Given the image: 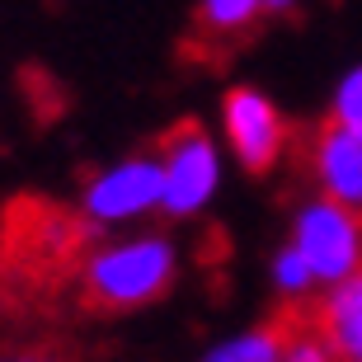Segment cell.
<instances>
[{
  "label": "cell",
  "mask_w": 362,
  "mask_h": 362,
  "mask_svg": "<svg viewBox=\"0 0 362 362\" xmlns=\"http://www.w3.org/2000/svg\"><path fill=\"white\" fill-rule=\"evenodd\" d=\"M175 278V250L165 235H136L90 255L85 264V296L104 310L146 306Z\"/></svg>",
  "instance_id": "obj_1"
},
{
  "label": "cell",
  "mask_w": 362,
  "mask_h": 362,
  "mask_svg": "<svg viewBox=\"0 0 362 362\" xmlns=\"http://www.w3.org/2000/svg\"><path fill=\"white\" fill-rule=\"evenodd\" d=\"M292 245L306 255L315 282L329 287V282L349 278L353 269H362V207H349L329 193L310 198L296 212Z\"/></svg>",
  "instance_id": "obj_2"
},
{
  "label": "cell",
  "mask_w": 362,
  "mask_h": 362,
  "mask_svg": "<svg viewBox=\"0 0 362 362\" xmlns=\"http://www.w3.org/2000/svg\"><path fill=\"white\" fill-rule=\"evenodd\" d=\"M160 207L170 216H193L212 202L221 165H216V146L202 122H175L160 136Z\"/></svg>",
  "instance_id": "obj_3"
},
{
  "label": "cell",
  "mask_w": 362,
  "mask_h": 362,
  "mask_svg": "<svg viewBox=\"0 0 362 362\" xmlns=\"http://www.w3.org/2000/svg\"><path fill=\"white\" fill-rule=\"evenodd\" d=\"M221 108H226V141L235 151V160L250 175H269L278 165L282 146H287V127H282V113L273 108V99L240 85V90L226 94Z\"/></svg>",
  "instance_id": "obj_4"
},
{
  "label": "cell",
  "mask_w": 362,
  "mask_h": 362,
  "mask_svg": "<svg viewBox=\"0 0 362 362\" xmlns=\"http://www.w3.org/2000/svg\"><path fill=\"white\" fill-rule=\"evenodd\" d=\"M160 160H122L108 165L104 175H94L85 188V216L90 221H104V226H118V221H136L141 212L160 207Z\"/></svg>",
  "instance_id": "obj_5"
},
{
  "label": "cell",
  "mask_w": 362,
  "mask_h": 362,
  "mask_svg": "<svg viewBox=\"0 0 362 362\" xmlns=\"http://www.w3.org/2000/svg\"><path fill=\"white\" fill-rule=\"evenodd\" d=\"M310 170H315V184L320 193L362 207V132L349 122L329 118L315 132V146H310Z\"/></svg>",
  "instance_id": "obj_6"
},
{
  "label": "cell",
  "mask_w": 362,
  "mask_h": 362,
  "mask_svg": "<svg viewBox=\"0 0 362 362\" xmlns=\"http://www.w3.org/2000/svg\"><path fill=\"white\" fill-rule=\"evenodd\" d=\"M315 334L329 344L334 358L362 362V269L329 282V296L315 310Z\"/></svg>",
  "instance_id": "obj_7"
},
{
  "label": "cell",
  "mask_w": 362,
  "mask_h": 362,
  "mask_svg": "<svg viewBox=\"0 0 362 362\" xmlns=\"http://www.w3.org/2000/svg\"><path fill=\"white\" fill-rule=\"evenodd\" d=\"M264 0H198V24L216 42H240L259 24Z\"/></svg>",
  "instance_id": "obj_8"
},
{
  "label": "cell",
  "mask_w": 362,
  "mask_h": 362,
  "mask_svg": "<svg viewBox=\"0 0 362 362\" xmlns=\"http://www.w3.org/2000/svg\"><path fill=\"white\" fill-rule=\"evenodd\" d=\"M273 358H287L282 329H250V334L226 339L212 349V362H273Z\"/></svg>",
  "instance_id": "obj_9"
},
{
  "label": "cell",
  "mask_w": 362,
  "mask_h": 362,
  "mask_svg": "<svg viewBox=\"0 0 362 362\" xmlns=\"http://www.w3.org/2000/svg\"><path fill=\"white\" fill-rule=\"evenodd\" d=\"M273 282H278L282 296H306L310 287H315V273H310L306 255H301L296 245H287V250L273 259Z\"/></svg>",
  "instance_id": "obj_10"
},
{
  "label": "cell",
  "mask_w": 362,
  "mask_h": 362,
  "mask_svg": "<svg viewBox=\"0 0 362 362\" xmlns=\"http://www.w3.org/2000/svg\"><path fill=\"white\" fill-rule=\"evenodd\" d=\"M329 118L349 122V127L362 132V66H353L349 76H344V85L334 90V113H329Z\"/></svg>",
  "instance_id": "obj_11"
},
{
  "label": "cell",
  "mask_w": 362,
  "mask_h": 362,
  "mask_svg": "<svg viewBox=\"0 0 362 362\" xmlns=\"http://www.w3.org/2000/svg\"><path fill=\"white\" fill-rule=\"evenodd\" d=\"M292 5H296V0H264V10H269V14H287Z\"/></svg>",
  "instance_id": "obj_12"
}]
</instances>
